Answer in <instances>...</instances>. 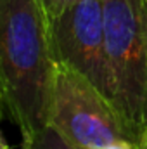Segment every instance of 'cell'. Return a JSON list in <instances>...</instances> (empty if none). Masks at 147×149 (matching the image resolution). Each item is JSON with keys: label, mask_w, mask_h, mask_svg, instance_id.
I'll list each match as a JSON object with an SVG mask.
<instances>
[{"label": "cell", "mask_w": 147, "mask_h": 149, "mask_svg": "<svg viewBox=\"0 0 147 149\" xmlns=\"http://www.w3.org/2000/svg\"><path fill=\"white\" fill-rule=\"evenodd\" d=\"M49 127L74 149H95L118 139H132L109 99L83 74L59 63Z\"/></svg>", "instance_id": "cell-3"}, {"label": "cell", "mask_w": 147, "mask_h": 149, "mask_svg": "<svg viewBox=\"0 0 147 149\" xmlns=\"http://www.w3.org/2000/svg\"><path fill=\"white\" fill-rule=\"evenodd\" d=\"M140 148L147 149V121H146V127H144V132H142V137H140Z\"/></svg>", "instance_id": "cell-8"}, {"label": "cell", "mask_w": 147, "mask_h": 149, "mask_svg": "<svg viewBox=\"0 0 147 149\" xmlns=\"http://www.w3.org/2000/svg\"><path fill=\"white\" fill-rule=\"evenodd\" d=\"M146 35H147V0H146Z\"/></svg>", "instance_id": "cell-10"}, {"label": "cell", "mask_w": 147, "mask_h": 149, "mask_svg": "<svg viewBox=\"0 0 147 149\" xmlns=\"http://www.w3.org/2000/svg\"><path fill=\"white\" fill-rule=\"evenodd\" d=\"M0 149H12V146L7 142V139L3 137V134L0 132Z\"/></svg>", "instance_id": "cell-9"}, {"label": "cell", "mask_w": 147, "mask_h": 149, "mask_svg": "<svg viewBox=\"0 0 147 149\" xmlns=\"http://www.w3.org/2000/svg\"><path fill=\"white\" fill-rule=\"evenodd\" d=\"M21 149H74V148L68 141H64L52 127H45L31 141L21 144Z\"/></svg>", "instance_id": "cell-5"}, {"label": "cell", "mask_w": 147, "mask_h": 149, "mask_svg": "<svg viewBox=\"0 0 147 149\" xmlns=\"http://www.w3.org/2000/svg\"><path fill=\"white\" fill-rule=\"evenodd\" d=\"M95 149H142V148H140V144H137L132 139H118V141H112L106 146H101V148Z\"/></svg>", "instance_id": "cell-7"}, {"label": "cell", "mask_w": 147, "mask_h": 149, "mask_svg": "<svg viewBox=\"0 0 147 149\" xmlns=\"http://www.w3.org/2000/svg\"><path fill=\"white\" fill-rule=\"evenodd\" d=\"M109 101L139 144L147 121L146 0H102Z\"/></svg>", "instance_id": "cell-2"}, {"label": "cell", "mask_w": 147, "mask_h": 149, "mask_svg": "<svg viewBox=\"0 0 147 149\" xmlns=\"http://www.w3.org/2000/svg\"><path fill=\"white\" fill-rule=\"evenodd\" d=\"M55 61L90 80L109 99L102 0H78L49 24Z\"/></svg>", "instance_id": "cell-4"}, {"label": "cell", "mask_w": 147, "mask_h": 149, "mask_svg": "<svg viewBox=\"0 0 147 149\" xmlns=\"http://www.w3.org/2000/svg\"><path fill=\"white\" fill-rule=\"evenodd\" d=\"M38 2H40V5L45 12V17L49 21V24H50L54 19H57L68 7H71L78 0H38Z\"/></svg>", "instance_id": "cell-6"}, {"label": "cell", "mask_w": 147, "mask_h": 149, "mask_svg": "<svg viewBox=\"0 0 147 149\" xmlns=\"http://www.w3.org/2000/svg\"><path fill=\"white\" fill-rule=\"evenodd\" d=\"M57 61L38 0H0V85L21 144L49 127Z\"/></svg>", "instance_id": "cell-1"}]
</instances>
